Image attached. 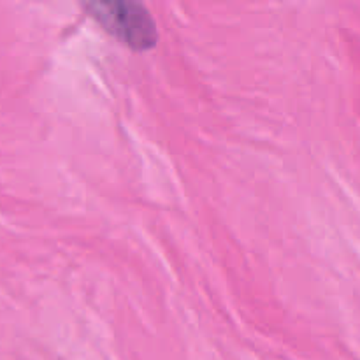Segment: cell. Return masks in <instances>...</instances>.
Returning a JSON list of instances; mask_svg holds the SVG:
<instances>
[{"label": "cell", "mask_w": 360, "mask_h": 360, "mask_svg": "<svg viewBox=\"0 0 360 360\" xmlns=\"http://www.w3.org/2000/svg\"><path fill=\"white\" fill-rule=\"evenodd\" d=\"M90 11L105 30L112 32L120 41L132 49L153 48L157 28L150 13L141 4L134 2H97L90 4Z\"/></svg>", "instance_id": "obj_1"}]
</instances>
